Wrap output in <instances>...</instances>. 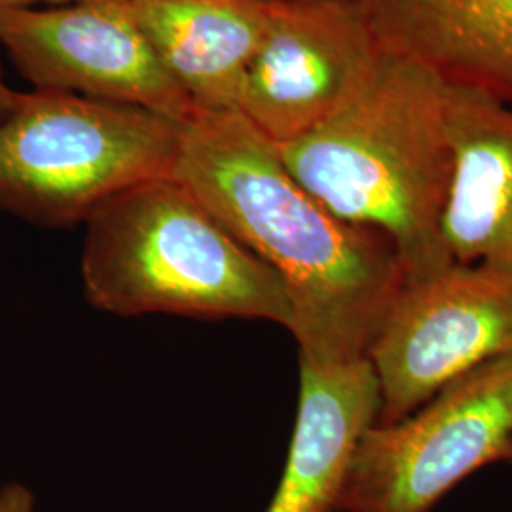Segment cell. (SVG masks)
Masks as SVG:
<instances>
[{
    "label": "cell",
    "instance_id": "11",
    "mask_svg": "<svg viewBox=\"0 0 512 512\" xmlns=\"http://www.w3.org/2000/svg\"><path fill=\"white\" fill-rule=\"evenodd\" d=\"M194 107L239 112L275 0H120Z\"/></svg>",
    "mask_w": 512,
    "mask_h": 512
},
{
    "label": "cell",
    "instance_id": "14",
    "mask_svg": "<svg viewBox=\"0 0 512 512\" xmlns=\"http://www.w3.org/2000/svg\"><path fill=\"white\" fill-rule=\"evenodd\" d=\"M21 97H23V93L16 92L8 86V82L4 80L2 69H0V122L18 109Z\"/></svg>",
    "mask_w": 512,
    "mask_h": 512
},
{
    "label": "cell",
    "instance_id": "7",
    "mask_svg": "<svg viewBox=\"0 0 512 512\" xmlns=\"http://www.w3.org/2000/svg\"><path fill=\"white\" fill-rule=\"evenodd\" d=\"M0 44L35 90L126 103L183 124L198 112L120 0L4 12Z\"/></svg>",
    "mask_w": 512,
    "mask_h": 512
},
{
    "label": "cell",
    "instance_id": "10",
    "mask_svg": "<svg viewBox=\"0 0 512 512\" xmlns=\"http://www.w3.org/2000/svg\"><path fill=\"white\" fill-rule=\"evenodd\" d=\"M380 50L431 67L450 84L512 107V0H332Z\"/></svg>",
    "mask_w": 512,
    "mask_h": 512
},
{
    "label": "cell",
    "instance_id": "3",
    "mask_svg": "<svg viewBox=\"0 0 512 512\" xmlns=\"http://www.w3.org/2000/svg\"><path fill=\"white\" fill-rule=\"evenodd\" d=\"M86 226L82 279L97 310L293 325L281 277L173 177L131 188Z\"/></svg>",
    "mask_w": 512,
    "mask_h": 512
},
{
    "label": "cell",
    "instance_id": "13",
    "mask_svg": "<svg viewBox=\"0 0 512 512\" xmlns=\"http://www.w3.org/2000/svg\"><path fill=\"white\" fill-rule=\"evenodd\" d=\"M35 497L21 486V484H8L0 490V512H33Z\"/></svg>",
    "mask_w": 512,
    "mask_h": 512
},
{
    "label": "cell",
    "instance_id": "12",
    "mask_svg": "<svg viewBox=\"0 0 512 512\" xmlns=\"http://www.w3.org/2000/svg\"><path fill=\"white\" fill-rule=\"evenodd\" d=\"M368 359L323 363L300 357V399L285 471L266 512H336L349 461L380 416Z\"/></svg>",
    "mask_w": 512,
    "mask_h": 512
},
{
    "label": "cell",
    "instance_id": "6",
    "mask_svg": "<svg viewBox=\"0 0 512 512\" xmlns=\"http://www.w3.org/2000/svg\"><path fill=\"white\" fill-rule=\"evenodd\" d=\"M511 355L512 277L452 262L406 281L366 351L382 401L376 423L403 420L446 385Z\"/></svg>",
    "mask_w": 512,
    "mask_h": 512
},
{
    "label": "cell",
    "instance_id": "5",
    "mask_svg": "<svg viewBox=\"0 0 512 512\" xmlns=\"http://www.w3.org/2000/svg\"><path fill=\"white\" fill-rule=\"evenodd\" d=\"M512 355L478 366L418 410L357 442L336 512H433L465 478L505 461Z\"/></svg>",
    "mask_w": 512,
    "mask_h": 512
},
{
    "label": "cell",
    "instance_id": "15",
    "mask_svg": "<svg viewBox=\"0 0 512 512\" xmlns=\"http://www.w3.org/2000/svg\"><path fill=\"white\" fill-rule=\"evenodd\" d=\"M71 2H78V0H0V14L12 12V10H25V8L71 4Z\"/></svg>",
    "mask_w": 512,
    "mask_h": 512
},
{
    "label": "cell",
    "instance_id": "4",
    "mask_svg": "<svg viewBox=\"0 0 512 512\" xmlns=\"http://www.w3.org/2000/svg\"><path fill=\"white\" fill-rule=\"evenodd\" d=\"M183 122L35 90L0 122V207L40 226L88 222L131 188L173 175Z\"/></svg>",
    "mask_w": 512,
    "mask_h": 512
},
{
    "label": "cell",
    "instance_id": "2",
    "mask_svg": "<svg viewBox=\"0 0 512 512\" xmlns=\"http://www.w3.org/2000/svg\"><path fill=\"white\" fill-rule=\"evenodd\" d=\"M448 90L431 67L380 50L348 107L277 145L289 173L332 215L391 243L406 281L454 262L442 239L454 173Z\"/></svg>",
    "mask_w": 512,
    "mask_h": 512
},
{
    "label": "cell",
    "instance_id": "8",
    "mask_svg": "<svg viewBox=\"0 0 512 512\" xmlns=\"http://www.w3.org/2000/svg\"><path fill=\"white\" fill-rule=\"evenodd\" d=\"M380 48L332 0H275L245 76L239 114L275 145L321 126L365 88Z\"/></svg>",
    "mask_w": 512,
    "mask_h": 512
},
{
    "label": "cell",
    "instance_id": "16",
    "mask_svg": "<svg viewBox=\"0 0 512 512\" xmlns=\"http://www.w3.org/2000/svg\"><path fill=\"white\" fill-rule=\"evenodd\" d=\"M505 461H509V463H512V439L511 442H509V446H507V454H505Z\"/></svg>",
    "mask_w": 512,
    "mask_h": 512
},
{
    "label": "cell",
    "instance_id": "9",
    "mask_svg": "<svg viewBox=\"0 0 512 512\" xmlns=\"http://www.w3.org/2000/svg\"><path fill=\"white\" fill-rule=\"evenodd\" d=\"M448 118L454 173L442 217L444 245L454 262L512 277V107L450 84Z\"/></svg>",
    "mask_w": 512,
    "mask_h": 512
},
{
    "label": "cell",
    "instance_id": "1",
    "mask_svg": "<svg viewBox=\"0 0 512 512\" xmlns=\"http://www.w3.org/2000/svg\"><path fill=\"white\" fill-rule=\"evenodd\" d=\"M287 287L300 357L365 359L406 283L391 243L338 219L239 112L184 122L171 175Z\"/></svg>",
    "mask_w": 512,
    "mask_h": 512
}]
</instances>
